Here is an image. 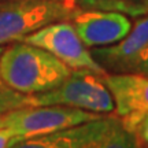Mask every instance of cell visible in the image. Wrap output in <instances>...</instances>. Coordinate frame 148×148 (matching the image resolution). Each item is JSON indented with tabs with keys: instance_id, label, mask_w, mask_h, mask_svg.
Returning <instances> with one entry per match:
<instances>
[{
	"instance_id": "obj_1",
	"label": "cell",
	"mask_w": 148,
	"mask_h": 148,
	"mask_svg": "<svg viewBox=\"0 0 148 148\" xmlns=\"http://www.w3.org/2000/svg\"><path fill=\"white\" fill-rule=\"evenodd\" d=\"M71 74V69L52 53L23 41L3 48L0 77L8 88L22 95H36L56 88Z\"/></svg>"
},
{
	"instance_id": "obj_2",
	"label": "cell",
	"mask_w": 148,
	"mask_h": 148,
	"mask_svg": "<svg viewBox=\"0 0 148 148\" xmlns=\"http://www.w3.org/2000/svg\"><path fill=\"white\" fill-rule=\"evenodd\" d=\"M103 75L88 70H71V74L56 88L26 95V106L59 104L106 115L114 111L115 104Z\"/></svg>"
},
{
	"instance_id": "obj_3",
	"label": "cell",
	"mask_w": 148,
	"mask_h": 148,
	"mask_svg": "<svg viewBox=\"0 0 148 148\" xmlns=\"http://www.w3.org/2000/svg\"><path fill=\"white\" fill-rule=\"evenodd\" d=\"M79 11L60 0H1L0 45L21 41L48 23L71 19Z\"/></svg>"
},
{
	"instance_id": "obj_4",
	"label": "cell",
	"mask_w": 148,
	"mask_h": 148,
	"mask_svg": "<svg viewBox=\"0 0 148 148\" xmlns=\"http://www.w3.org/2000/svg\"><path fill=\"white\" fill-rule=\"evenodd\" d=\"M103 116L106 115L59 104L23 106L4 112L0 118V127L10 129L19 140H23Z\"/></svg>"
},
{
	"instance_id": "obj_5",
	"label": "cell",
	"mask_w": 148,
	"mask_h": 148,
	"mask_svg": "<svg viewBox=\"0 0 148 148\" xmlns=\"http://www.w3.org/2000/svg\"><path fill=\"white\" fill-rule=\"evenodd\" d=\"M21 41L48 51L71 70L106 74V69L97 63L88 47L81 41L70 19L48 23L23 37Z\"/></svg>"
},
{
	"instance_id": "obj_6",
	"label": "cell",
	"mask_w": 148,
	"mask_h": 148,
	"mask_svg": "<svg viewBox=\"0 0 148 148\" xmlns=\"http://www.w3.org/2000/svg\"><path fill=\"white\" fill-rule=\"evenodd\" d=\"M71 23L88 48L112 45L121 41L132 27L126 14L106 10H81L71 18Z\"/></svg>"
},
{
	"instance_id": "obj_7",
	"label": "cell",
	"mask_w": 148,
	"mask_h": 148,
	"mask_svg": "<svg viewBox=\"0 0 148 148\" xmlns=\"http://www.w3.org/2000/svg\"><path fill=\"white\" fill-rule=\"evenodd\" d=\"M119 118L103 116L56 132L23 138L10 148H86L106 136Z\"/></svg>"
},
{
	"instance_id": "obj_8",
	"label": "cell",
	"mask_w": 148,
	"mask_h": 148,
	"mask_svg": "<svg viewBox=\"0 0 148 148\" xmlns=\"http://www.w3.org/2000/svg\"><path fill=\"white\" fill-rule=\"evenodd\" d=\"M148 47V14L140 18L121 41L93 49V58L104 69L127 73L129 66Z\"/></svg>"
},
{
	"instance_id": "obj_9",
	"label": "cell",
	"mask_w": 148,
	"mask_h": 148,
	"mask_svg": "<svg viewBox=\"0 0 148 148\" xmlns=\"http://www.w3.org/2000/svg\"><path fill=\"white\" fill-rule=\"evenodd\" d=\"M104 82L110 90L119 116L132 112L148 111V77L138 73L104 74Z\"/></svg>"
},
{
	"instance_id": "obj_10",
	"label": "cell",
	"mask_w": 148,
	"mask_h": 148,
	"mask_svg": "<svg viewBox=\"0 0 148 148\" xmlns=\"http://www.w3.org/2000/svg\"><path fill=\"white\" fill-rule=\"evenodd\" d=\"M86 148H141L137 143L136 137L130 132H127L122 126L121 121L118 119L116 123L110 129L106 136L99 138L97 141L92 143Z\"/></svg>"
},
{
	"instance_id": "obj_11",
	"label": "cell",
	"mask_w": 148,
	"mask_h": 148,
	"mask_svg": "<svg viewBox=\"0 0 148 148\" xmlns=\"http://www.w3.org/2000/svg\"><path fill=\"white\" fill-rule=\"evenodd\" d=\"M75 10H106L119 11L126 15L136 16L126 0H60Z\"/></svg>"
},
{
	"instance_id": "obj_12",
	"label": "cell",
	"mask_w": 148,
	"mask_h": 148,
	"mask_svg": "<svg viewBox=\"0 0 148 148\" xmlns=\"http://www.w3.org/2000/svg\"><path fill=\"white\" fill-rule=\"evenodd\" d=\"M122 126L136 137L140 147L148 148V111L132 112L127 115L119 116Z\"/></svg>"
},
{
	"instance_id": "obj_13",
	"label": "cell",
	"mask_w": 148,
	"mask_h": 148,
	"mask_svg": "<svg viewBox=\"0 0 148 148\" xmlns=\"http://www.w3.org/2000/svg\"><path fill=\"white\" fill-rule=\"evenodd\" d=\"M1 51H3V47L0 45V53ZM0 106L4 107L5 111L26 106V95H22L19 92H15L8 88L3 82L1 77H0Z\"/></svg>"
},
{
	"instance_id": "obj_14",
	"label": "cell",
	"mask_w": 148,
	"mask_h": 148,
	"mask_svg": "<svg viewBox=\"0 0 148 148\" xmlns=\"http://www.w3.org/2000/svg\"><path fill=\"white\" fill-rule=\"evenodd\" d=\"M127 73H138L148 77V47L141 53H138V56L132 62Z\"/></svg>"
},
{
	"instance_id": "obj_15",
	"label": "cell",
	"mask_w": 148,
	"mask_h": 148,
	"mask_svg": "<svg viewBox=\"0 0 148 148\" xmlns=\"http://www.w3.org/2000/svg\"><path fill=\"white\" fill-rule=\"evenodd\" d=\"M19 141L14 133L7 127H0V148H10L12 144Z\"/></svg>"
},
{
	"instance_id": "obj_16",
	"label": "cell",
	"mask_w": 148,
	"mask_h": 148,
	"mask_svg": "<svg viewBox=\"0 0 148 148\" xmlns=\"http://www.w3.org/2000/svg\"><path fill=\"white\" fill-rule=\"evenodd\" d=\"M126 1L133 8L136 16H141L148 14V0H126Z\"/></svg>"
},
{
	"instance_id": "obj_17",
	"label": "cell",
	"mask_w": 148,
	"mask_h": 148,
	"mask_svg": "<svg viewBox=\"0 0 148 148\" xmlns=\"http://www.w3.org/2000/svg\"><path fill=\"white\" fill-rule=\"evenodd\" d=\"M4 112H7V111L4 110V107H3V106H0V118H1V115H3Z\"/></svg>"
}]
</instances>
